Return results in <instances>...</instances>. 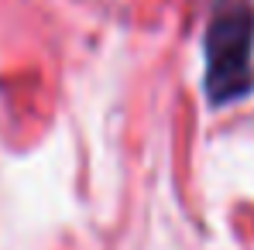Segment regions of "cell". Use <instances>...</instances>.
<instances>
[{
    "mask_svg": "<svg viewBox=\"0 0 254 250\" xmlns=\"http://www.w3.org/2000/svg\"><path fill=\"white\" fill-rule=\"evenodd\" d=\"M254 89V7L248 0H216L206 28V96L227 106Z\"/></svg>",
    "mask_w": 254,
    "mask_h": 250,
    "instance_id": "obj_1",
    "label": "cell"
}]
</instances>
